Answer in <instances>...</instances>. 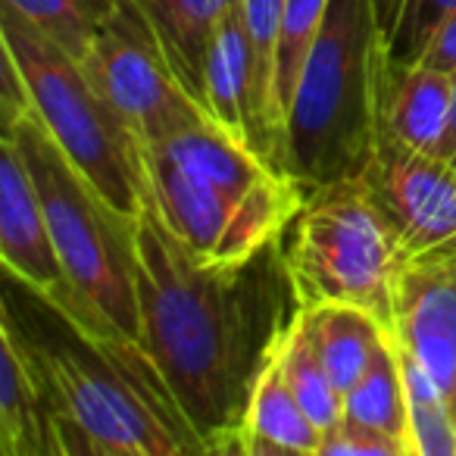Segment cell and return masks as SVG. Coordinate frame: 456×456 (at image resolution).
<instances>
[{
  "mask_svg": "<svg viewBox=\"0 0 456 456\" xmlns=\"http://www.w3.org/2000/svg\"><path fill=\"white\" fill-rule=\"evenodd\" d=\"M4 134L20 141L32 166L53 248L76 291L78 306L60 316L78 329L119 331L141 344L134 216L119 213L88 182V175L60 151L35 110L4 128Z\"/></svg>",
  "mask_w": 456,
  "mask_h": 456,
  "instance_id": "4",
  "label": "cell"
},
{
  "mask_svg": "<svg viewBox=\"0 0 456 456\" xmlns=\"http://www.w3.org/2000/svg\"><path fill=\"white\" fill-rule=\"evenodd\" d=\"M322 431L316 428L300 400L288 387L275 360V344L263 362L250 391L241 428L235 437V453L248 456H319Z\"/></svg>",
  "mask_w": 456,
  "mask_h": 456,
  "instance_id": "14",
  "label": "cell"
},
{
  "mask_svg": "<svg viewBox=\"0 0 456 456\" xmlns=\"http://www.w3.org/2000/svg\"><path fill=\"white\" fill-rule=\"evenodd\" d=\"M0 41L20 63L32 110L60 151L119 213L138 216L147 194L144 151L85 66L10 7H0Z\"/></svg>",
  "mask_w": 456,
  "mask_h": 456,
  "instance_id": "6",
  "label": "cell"
},
{
  "mask_svg": "<svg viewBox=\"0 0 456 456\" xmlns=\"http://www.w3.org/2000/svg\"><path fill=\"white\" fill-rule=\"evenodd\" d=\"M200 103L216 126L241 138L256 153H263L260 113H256V66L254 47H250L248 28H244L241 4L228 13V20L222 22L209 45Z\"/></svg>",
  "mask_w": 456,
  "mask_h": 456,
  "instance_id": "12",
  "label": "cell"
},
{
  "mask_svg": "<svg viewBox=\"0 0 456 456\" xmlns=\"http://www.w3.org/2000/svg\"><path fill=\"white\" fill-rule=\"evenodd\" d=\"M82 66L141 147H157L209 119L197 97L178 82L157 32L134 0L116 4Z\"/></svg>",
  "mask_w": 456,
  "mask_h": 456,
  "instance_id": "8",
  "label": "cell"
},
{
  "mask_svg": "<svg viewBox=\"0 0 456 456\" xmlns=\"http://www.w3.org/2000/svg\"><path fill=\"white\" fill-rule=\"evenodd\" d=\"M394 66L375 0H331L285 116V169L306 188L360 175L385 128Z\"/></svg>",
  "mask_w": 456,
  "mask_h": 456,
  "instance_id": "3",
  "label": "cell"
},
{
  "mask_svg": "<svg viewBox=\"0 0 456 456\" xmlns=\"http://www.w3.org/2000/svg\"><path fill=\"white\" fill-rule=\"evenodd\" d=\"M297 316L310 335L313 350L322 360L325 372L331 375L341 394H347L362 379L369 362L385 344L387 331H394L362 306L338 304V300L297 306Z\"/></svg>",
  "mask_w": 456,
  "mask_h": 456,
  "instance_id": "15",
  "label": "cell"
},
{
  "mask_svg": "<svg viewBox=\"0 0 456 456\" xmlns=\"http://www.w3.org/2000/svg\"><path fill=\"white\" fill-rule=\"evenodd\" d=\"M416 66H431V69L456 76V13L437 28L435 38L428 41V47L422 51Z\"/></svg>",
  "mask_w": 456,
  "mask_h": 456,
  "instance_id": "25",
  "label": "cell"
},
{
  "mask_svg": "<svg viewBox=\"0 0 456 456\" xmlns=\"http://www.w3.org/2000/svg\"><path fill=\"white\" fill-rule=\"evenodd\" d=\"M394 228L403 263L456 256V169L381 132L362 169Z\"/></svg>",
  "mask_w": 456,
  "mask_h": 456,
  "instance_id": "9",
  "label": "cell"
},
{
  "mask_svg": "<svg viewBox=\"0 0 456 456\" xmlns=\"http://www.w3.org/2000/svg\"><path fill=\"white\" fill-rule=\"evenodd\" d=\"M400 4H403V0H375V10H379V22H381V28H385V38L391 35Z\"/></svg>",
  "mask_w": 456,
  "mask_h": 456,
  "instance_id": "27",
  "label": "cell"
},
{
  "mask_svg": "<svg viewBox=\"0 0 456 456\" xmlns=\"http://www.w3.org/2000/svg\"><path fill=\"white\" fill-rule=\"evenodd\" d=\"M38 304L35 319H16L4 297L51 403L57 456L207 453L144 344L78 329L41 297Z\"/></svg>",
  "mask_w": 456,
  "mask_h": 456,
  "instance_id": "2",
  "label": "cell"
},
{
  "mask_svg": "<svg viewBox=\"0 0 456 456\" xmlns=\"http://www.w3.org/2000/svg\"><path fill=\"white\" fill-rule=\"evenodd\" d=\"M394 335L431 372L456 419V256L406 263Z\"/></svg>",
  "mask_w": 456,
  "mask_h": 456,
  "instance_id": "11",
  "label": "cell"
},
{
  "mask_svg": "<svg viewBox=\"0 0 456 456\" xmlns=\"http://www.w3.org/2000/svg\"><path fill=\"white\" fill-rule=\"evenodd\" d=\"M344 419L394 437L397 444H403L406 453L416 456L410 428V403H406V381L403 369H400L394 331H387L385 344L379 347L375 360L369 362L362 379L344 394Z\"/></svg>",
  "mask_w": 456,
  "mask_h": 456,
  "instance_id": "18",
  "label": "cell"
},
{
  "mask_svg": "<svg viewBox=\"0 0 456 456\" xmlns=\"http://www.w3.org/2000/svg\"><path fill=\"white\" fill-rule=\"evenodd\" d=\"M275 360H279L281 375H285L294 397L300 400L306 416L316 422V428L325 437L344 419V394L338 391L331 375L325 372L322 360L313 350L310 335H306L304 322L297 316V306H294L281 335L275 338Z\"/></svg>",
  "mask_w": 456,
  "mask_h": 456,
  "instance_id": "20",
  "label": "cell"
},
{
  "mask_svg": "<svg viewBox=\"0 0 456 456\" xmlns=\"http://www.w3.org/2000/svg\"><path fill=\"white\" fill-rule=\"evenodd\" d=\"M116 4L119 0H4V7L20 13L28 26L47 35L78 63Z\"/></svg>",
  "mask_w": 456,
  "mask_h": 456,
  "instance_id": "22",
  "label": "cell"
},
{
  "mask_svg": "<svg viewBox=\"0 0 456 456\" xmlns=\"http://www.w3.org/2000/svg\"><path fill=\"white\" fill-rule=\"evenodd\" d=\"M0 256L22 291L41 297L57 313H72L78 306L53 248L32 166L13 134H4L0 144Z\"/></svg>",
  "mask_w": 456,
  "mask_h": 456,
  "instance_id": "10",
  "label": "cell"
},
{
  "mask_svg": "<svg viewBox=\"0 0 456 456\" xmlns=\"http://www.w3.org/2000/svg\"><path fill=\"white\" fill-rule=\"evenodd\" d=\"M141 151H144L147 197L153 200L157 213L191 254L216 266L248 263L281 241L285 228L310 197L306 184H291L285 191L260 197H241L182 169L153 147Z\"/></svg>",
  "mask_w": 456,
  "mask_h": 456,
  "instance_id": "7",
  "label": "cell"
},
{
  "mask_svg": "<svg viewBox=\"0 0 456 456\" xmlns=\"http://www.w3.org/2000/svg\"><path fill=\"white\" fill-rule=\"evenodd\" d=\"M319 456H410V453L394 437L366 428V425H356L350 419H341L322 437Z\"/></svg>",
  "mask_w": 456,
  "mask_h": 456,
  "instance_id": "24",
  "label": "cell"
},
{
  "mask_svg": "<svg viewBox=\"0 0 456 456\" xmlns=\"http://www.w3.org/2000/svg\"><path fill=\"white\" fill-rule=\"evenodd\" d=\"M241 16L250 47H254L263 153L279 169H285V116L279 107V38L281 20H285V0H241Z\"/></svg>",
  "mask_w": 456,
  "mask_h": 456,
  "instance_id": "19",
  "label": "cell"
},
{
  "mask_svg": "<svg viewBox=\"0 0 456 456\" xmlns=\"http://www.w3.org/2000/svg\"><path fill=\"white\" fill-rule=\"evenodd\" d=\"M441 159L456 169V88H453V107H450L447 134H444V144H441Z\"/></svg>",
  "mask_w": 456,
  "mask_h": 456,
  "instance_id": "26",
  "label": "cell"
},
{
  "mask_svg": "<svg viewBox=\"0 0 456 456\" xmlns=\"http://www.w3.org/2000/svg\"><path fill=\"white\" fill-rule=\"evenodd\" d=\"M456 13V0H403L387 35V57L394 72L419 63L435 32Z\"/></svg>",
  "mask_w": 456,
  "mask_h": 456,
  "instance_id": "23",
  "label": "cell"
},
{
  "mask_svg": "<svg viewBox=\"0 0 456 456\" xmlns=\"http://www.w3.org/2000/svg\"><path fill=\"white\" fill-rule=\"evenodd\" d=\"M397 338V335H394ZM416 456H456V419L431 372L397 341Z\"/></svg>",
  "mask_w": 456,
  "mask_h": 456,
  "instance_id": "21",
  "label": "cell"
},
{
  "mask_svg": "<svg viewBox=\"0 0 456 456\" xmlns=\"http://www.w3.org/2000/svg\"><path fill=\"white\" fill-rule=\"evenodd\" d=\"M134 256L141 344L207 453H235L254 381L288 325L281 300L294 297L281 241L235 266L203 263L144 194Z\"/></svg>",
  "mask_w": 456,
  "mask_h": 456,
  "instance_id": "1",
  "label": "cell"
},
{
  "mask_svg": "<svg viewBox=\"0 0 456 456\" xmlns=\"http://www.w3.org/2000/svg\"><path fill=\"white\" fill-rule=\"evenodd\" d=\"M0 456H57L51 403L7 310H0Z\"/></svg>",
  "mask_w": 456,
  "mask_h": 456,
  "instance_id": "13",
  "label": "cell"
},
{
  "mask_svg": "<svg viewBox=\"0 0 456 456\" xmlns=\"http://www.w3.org/2000/svg\"><path fill=\"white\" fill-rule=\"evenodd\" d=\"M134 4L157 32L178 82L200 103L209 45L241 0H134Z\"/></svg>",
  "mask_w": 456,
  "mask_h": 456,
  "instance_id": "17",
  "label": "cell"
},
{
  "mask_svg": "<svg viewBox=\"0 0 456 456\" xmlns=\"http://www.w3.org/2000/svg\"><path fill=\"white\" fill-rule=\"evenodd\" d=\"M456 76L431 66L397 69L385 101V128L394 141L428 157H441L453 107Z\"/></svg>",
  "mask_w": 456,
  "mask_h": 456,
  "instance_id": "16",
  "label": "cell"
},
{
  "mask_svg": "<svg viewBox=\"0 0 456 456\" xmlns=\"http://www.w3.org/2000/svg\"><path fill=\"white\" fill-rule=\"evenodd\" d=\"M294 306L338 300L394 329L403 254L369 178L347 175L313 188L281 235Z\"/></svg>",
  "mask_w": 456,
  "mask_h": 456,
  "instance_id": "5",
  "label": "cell"
}]
</instances>
